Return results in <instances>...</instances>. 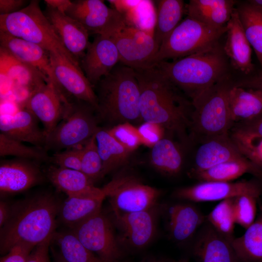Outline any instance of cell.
Wrapping results in <instances>:
<instances>
[{
  "instance_id": "47",
  "label": "cell",
  "mask_w": 262,
  "mask_h": 262,
  "mask_svg": "<svg viewBox=\"0 0 262 262\" xmlns=\"http://www.w3.org/2000/svg\"><path fill=\"white\" fill-rule=\"evenodd\" d=\"M52 238H49L35 246L26 262H49V249Z\"/></svg>"
},
{
  "instance_id": "33",
  "label": "cell",
  "mask_w": 262,
  "mask_h": 262,
  "mask_svg": "<svg viewBox=\"0 0 262 262\" xmlns=\"http://www.w3.org/2000/svg\"><path fill=\"white\" fill-rule=\"evenodd\" d=\"M232 245L241 262H262V204L255 221Z\"/></svg>"
},
{
  "instance_id": "18",
  "label": "cell",
  "mask_w": 262,
  "mask_h": 262,
  "mask_svg": "<svg viewBox=\"0 0 262 262\" xmlns=\"http://www.w3.org/2000/svg\"><path fill=\"white\" fill-rule=\"evenodd\" d=\"M67 51L80 63L89 44V33L77 21L47 5L44 12Z\"/></svg>"
},
{
  "instance_id": "40",
  "label": "cell",
  "mask_w": 262,
  "mask_h": 262,
  "mask_svg": "<svg viewBox=\"0 0 262 262\" xmlns=\"http://www.w3.org/2000/svg\"><path fill=\"white\" fill-rule=\"evenodd\" d=\"M82 148L81 171L93 182L103 178V167L98 153L95 134L88 140Z\"/></svg>"
},
{
  "instance_id": "29",
  "label": "cell",
  "mask_w": 262,
  "mask_h": 262,
  "mask_svg": "<svg viewBox=\"0 0 262 262\" xmlns=\"http://www.w3.org/2000/svg\"><path fill=\"white\" fill-rule=\"evenodd\" d=\"M231 119L234 124L250 120L262 113V92L234 85L228 97Z\"/></svg>"
},
{
  "instance_id": "50",
  "label": "cell",
  "mask_w": 262,
  "mask_h": 262,
  "mask_svg": "<svg viewBox=\"0 0 262 262\" xmlns=\"http://www.w3.org/2000/svg\"><path fill=\"white\" fill-rule=\"evenodd\" d=\"M11 213V206L6 202H0V227H2L9 219Z\"/></svg>"
},
{
  "instance_id": "15",
  "label": "cell",
  "mask_w": 262,
  "mask_h": 262,
  "mask_svg": "<svg viewBox=\"0 0 262 262\" xmlns=\"http://www.w3.org/2000/svg\"><path fill=\"white\" fill-rule=\"evenodd\" d=\"M71 101L49 82L37 87L26 98L24 105L41 122L47 135L62 119Z\"/></svg>"
},
{
  "instance_id": "6",
  "label": "cell",
  "mask_w": 262,
  "mask_h": 262,
  "mask_svg": "<svg viewBox=\"0 0 262 262\" xmlns=\"http://www.w3.org/2000/svg\"><path fill=\"white\" fill-rule=\"evenodd\" d=\"M0 31L39 45L49 52L60 53L80 66L56 34L38 0H31L16 12L0 15Z\"/></svg>"
},
{
  "instance_id": "39",
  "label": "cell",
  "mask_w": 262,
  "mask_h": 262,
  "mask_svg": "<svg viewBox=\"0 0 262 262\" xmlns=\"http://www.w3.org/2000/svg\"><path fill=\"white\" fill-rule=\"evenodd\" d=\"M233 198L221 201L206 217L219 233L232 241L235 223L233 211Z\"/></svg>"
},
{
  "instance_id": "53",
  "label": "cell",
  "mask_w": 262,
  "mask_h": 262,
  "mask_svg": "<svg viewBox=\"0 0 262 262\" xmlns=\"http://www.w3.org/2000/svg\"><path fill=\"white\" fill-rule=\"evenodd\" d=\"M144 262H166L163 260H151L147 261Z\"/></svg>"
},
{
  "instance_id": "11",
  "label": "cell",
  "mask_w": 262,
  "mask_h": 262,
  "mask_svg": "<svg viewBox=\"0 0 262 262\" xmlns=\"http://www.w3.org/2000/svg\"><path fill=\"white\" fill-rule=\"evenodd\" d=\"M106 35L116 46L119 63L134 69L150 67L159 49L153 33L128 25Z\"/></svg>"
},
{
  "instance_id": "37",
  "label": "cell",
  "mask_w": 262,
  "mask_h": 262,
  "mask_svg": "<svg viewBox=\"0 0 262 262\" xmlns=\"http://www.w3.org/2000/svg\"><path fill=\"white\" fill-rule=\"evenodd\" d=\"M51 240L58 247L59 256L67 262H105L88 249L71 229L55 231Z\"/></svg>"
},
{
  "instance_id": "30",
  "label": "cell",
  "mask_w": 262,
  "mask_h": 262,
  "mask_svg": "<svg viewBox=\"0 0 262 262\" xmlns=\"http://www.w3.org/2000/svg\"><path fill=\"white\" fill-rule=\"evenodd\" d=\"M246 173H251L262 179V170L246 158L224 162L207 169L191 174L200 181H231Z\"/></svg>"
},
{
  "instance_id": "52",
  "label": "cell",
  "mask_w": 262,
  "mask_h": 262,
  "mask_svg": "<svg viewBox=\"0 0 262 262\" xmlns=\"http://www.w3.org/2000/svg\"><path fill=\"white\" fill-rule=\"evenodd\" d=\"M248 1L253 4L262 7V0H249Z\"/></svg>"
},
{
  "instance_id": "32",
  "label": "cell",
  "mask_w": 262,
  "mask_h": 262,
  "mask_svg": "<svg viewBox=\"0 0 262 262\" xmlns=\"http://www.w3.org/2000/svg\"><path fill=\"white\" fill-rule=\"evenodd\" d=\"M104 198L67 196L60 204L58 215L61 222L71 229L101 211Z\"/></svg>"
},
{
  "instance_id": "1",
  "label": "cell",
  "mask_w": 262,
  "mask_h": 262,
  "mask_svg": "<svg viewBox=\"0 0 262 262\" xmlns=\"http://www.w3.org/2000/svg\"><path fill=\"white\" fill-rule=\"evenodd\" d=\"M140 89L141 116L187 143L192 106L155 66L134 69Z\"/></svg>"
},
{
  "instance_id": "43",
  "label": "cell",
  "mask_w": 262,
  "mask_h": 262,
  "mask_svg": "<svg viewBox=\"0 0 262 262\" xmlns=\"http://www.w3.org/2000/svg\"><path fill=\"white\" fill-rule=\"evenodd\" d=\"M108 131L115 139L131 151L143 142L139 130L130 123L115 126Z\"/></svg>"
},
{
  "instance_id": "48",
  "label": "cell",
  "mask_w": 262,
  "mask_h": 262,
  "mask_svg": "<svg viewBox=\"0 0 262 262\" xmlns=\"http://www.w3.org/2000/svg\"><path fill=\"white\" fill-rule=\"evenodd\" d=\"M24 0H0V15H7L16 12L25 7Z\"/></svg>"
},
{
  "instance_id": "12",
  "label": "cell",
  "mask_w": 262,
  "mask_h": 262,
  "mask_svg": "<svg viewBox=\"0 0 262 262\" xmlns=\"http://www.w3.org/2000/svg\"><path fill=\"white\" fill-rule=\"evenodd\" d=\"M65 14L80 23L89 34L108 35L127 25L119 12L101 0L71 1Z\"/></svg>"
},
{
  "instance_id": "16",
  "label": "cell",
  "mask_w": 262,
  "mask_h": 262,
  "mask_svg": "<svg viewBox=\"0 0 262 262\" xmlns=\"http://www.w3.org/2000/svg\"><path fill=\"white\" fill-rule=\"evenodd\" d=\"M50 57L56 82L62 92L69 99L86 102L97 110L96 93L81 66L60 53L50 52Z\"/></svg>"
},
{
  "instance_id": "4",
  "label": "cell",
  "mask_w": 262,
  "mask_h": 262,
  "mask_svg": "<svg viewBox=\"0 0 262 262\" xmlns=\"http://www.w3.org/2000/svg\"><path fill=\"white\" fill-rule=\"evenodd\" d=\"M96 86L98 118L114 126L143 121L139 85L133 68L119 63Z\"/></svg>"
},
{
  "instance_id": "54",
  "label": "cell",
  "mask_w": 262,
  "mask_h": 262,
  "mask_svg": "<svg viewBox=\"0 0 262 262\" xmlns=\"http://www.w3.org/2000/svg\"><path fill=\"white\" fill-rule=\"evenodd\" d=\"M55 262H67L64 260L62 258H61L59 256H58V258L56 260Z\"/></svg>"
},
{
  "instance_id": "10",
  "label": "cell",
  "mask_w": 262,
  "mask_h": 262,
  "mask_svg": "<svg viewBox=\"0 0 262 262\" xmlns=\"http://www.w3.org/2000/svg\"><path fill=\"white\" fill-rule=\"evenodd\" d=\"M112 220L101 211L70 229L90 251L105 262H120L121 246Z\"/></svg>"
},
{
  "instance_id": "35",
  "label": "cell",
  "mask_w": 262,
  "mask_h": 262,
  "mask_svg": "<svg viewBox=\"0 0 262 262\" xmlns=\"http://www.w3.org/2000/svg\"><path fill=\"white\" fill-rule=\"evenodd\" d=\"M154 37L160 48L163 41L180 22L185 10L182 0L156 1Z\"/></svg>"
},
{
  "instance_id": "36",
  "label": "cell",
  "mask_w": 262,
  "mask_h": 262,
  "mask_svg": "<svg viewBox=\"0 0 262 262\" xmlns=\"http://www.w3.org/2000/svg\"><path fill=\"white\" fill-rule=\"evenodd\" d=\"M236 8L245 34L262 70V7L247 1L238 4Z\"/></svg>"
},
{
  "instance_id": "17",
  "label": "cell",
  "mask_w": 262,
  "mask_h": 262,
  "mask_svg": "<svg viewBox=\"0 0 262 262\" xmlns=\"http://www.w3.org/2000/svg\"><path fill=\"white\" fill-rule=\"evenodd\" d=\"M119 63V54L113 40L108 35L98 34L90 43L80 66L94 88Z\"/></svg>"
},
{
  "instance_id": "25",
  "label": "cell",
  "mask_w": 262,
  "mask_h": 262,
  "mask_svg": "<svg viewBox=\"0 0 262 262\" xmlns=\"http://www.w3.org/2000/svg\"><path fill=\"white\" fill-rule=\"evenodd\" d=\"M47 174L50 181L67 196L106 197L102 188L95 187L81 171L52 165L48 168Z\"/></svg>"
},
{
  "instance_id": "26",
  "label": "cell",
  "mask_w": 262,
  "mask_h": 262,
  "mask_svg": "<svg viewBox=\"0 0 262 262\" xmlns=\"http://www.w3.org/2000/svg\"><path fill=\"white\" fill-rule=\"evenodd\" d=\"M206 220L201 211L188 203L172 206L168 211V229L171 237L177 242H184L197 232Z\"/></svg>"
},
{
  "instance_id": "41",
  "label": "cell",
  "mask_w": 262,
  "mask_h": 262,
  "mask_svg": "<svg viewBox=\"0 0 262 262\" xmlns=\"http://www.w3.org/2000/svg\"><path fill=\"white\" fill-rule=\"evenodd\" d=\"M256 196L243 195L233 198V211L235 223L246 229L255 221L257 214Z\"/></svg>"
},
{
  "instance_id": "42",
  "label": "cell",
  "mask_w": 262,
  "mask_h": 262,
  "mask_svg": "<svg viewBox=\"0 0 262 262\" xmlns=\"http://www.w3.org/2000/svg\"><path fill=\"white\" fill-rule=\"evenodd\" d=\"M230 135L242 154L262 170V137L232 132Z\"/></svg>"
},
{
  "instance_id": "20",
  "label": "cell",
  "mask_w": 262,
  "mask_h": 262,
  "mask_svg": "<svg viewBox=\"0 0 262 262\" xmlns=\"http://www.w3.org/2000/svg\"><path fill=\"white\" fill-rule=\"evenodd\" d=\"M0 46L20 61L39 71L48 82L59 89L51 65L50 52L35 44L0 31Z\"/></svg>"
},
{
  "instance_id": "23",
  "label": "cell",
  "mask_w": 262,
  "mask_h": 262,
  "mask_svg": "<svg viewBox=\"0 0 262 262\" xmlns=\"http://www.w3.org/2000/svg\"><path fill=\"white\" fill-rule=\"evenodd\" d=\"M37 120L26 108L12 115L1 114L0 133L22 142L44 148L47 134L38 126Z\"/></svg>"
},
{
  "instance_id": "8",
  "label": "cell",
  "mask_w": 262,
  "mask_h": 262,
  "mask_svg": "<svg viewBox=\"0 0 262 262\" xmlns=\"http://www.w3.org/2000/svg\"><path fill=\"white\" fill-rule=\"evenodd\" d=\"M95 108L91 105L77 100L67 105L62 119L47 135L44 148L59 151L84 145L94 135L99 127Z\"/></svg>"
},
{
  "instance_id": "38",
  "label": "cell",
  "mask_w": 262,
  "mask_h": 262,
  "mask_svg": "<svg viewBox=\"0 0 262 262\" xmlns=\"http://www.w3.org/2000/svg\"><path fill=\"white\" fill-rule=\"evenodd\" d=\"M0 156H11L37 162L49 161V159L44 148L26 146L23 142L2 133H0Z\"/></svg>"
},
{
  "instance_id": "19",
  "label": "cell",
  "mask_w": 262,
  "mask_h": 262,
  "mask_svg": "<svg viewBox=\"0 0 262 262\" xmlns=\"http://www.w3.org/2000/svg\"><path fill=\"white\" fill-rule=\"evenodd\" d=\"M197 262H241L232 241L206 220L198 230L193 247Z\"/></svg>"
},
{
  "instance_id": "13",
  "label": "cell",
  "mask_w": 262,
  "mask_h": 262,
  "mask_svg": "<svg viewBox=\"0 0 262 262\" xmlns=\"http://www.w3.org/2000/svg\"><path fill=\"white\" fill-rule=\"evenodd\" d=\"M158 206L152 209L128 213H113V222L118 229L120 246L139 250L153 239L157 230Z\"/></svg>"
},
{
  "instance_id": "51",
  "label": "cell",
  "mask_w": 262,
  "mask_h": 262,
  "mask_svg": "<svg viewBox=\"0 0 262 262\" xmlns=\"http://www.w3.org/2000/svg\"><path fill=\"white\" fill-rule=\"evenodd\" d=\"M45 2L47 5L65 13L66 9L71 4V1L69 0H45Z\"/></svg>"
},
{
  "instance_id": "46",
  "label": "cell",
  "mask_w": 262,
  "mask_h": 262,
  "mask_svg": "<svg viewBox=\"0 0 262 262\" xmlns=\"http://www.w3.org/2000/svg\"><path fill=\"white\" fill-rule=\"evenodd\" d=\"M34 247L26 244H17L0 258V262H26Z\"/></svg>"
},
{
  "instance_id": "14",
  "label": "cell",
  "mask_w": 262,
  "mask_h": 262,
  "mask_svg": "<svg viewBox=\"0 0 262 262\" xmlns=\"http://www.w3.org/2000/svg\"><path fill=\"white\" fill-rule=\"evenodd\" d=\"M262 194L260 184L253 180L232 181H201L196 184L176 190L174 197L193 202L223 200L243 195L259 198Z\"/></svg>"
},
{
  "instance_id": "21",
  "label": "cell",
  "mask_w": 262,
  "mask_h": 262,
  "mask_svg": "<svg viewBox=\"0 0 262 262\" xmlns=\"http://www.w3.org/2000/svg\"><path fill=\"white\" fill-rule=\"evenodd\" d=\"M42 179L41 171L33 161L21 159L2 161L0 164V191L13 194L25 191Z\"/></svg>"
},
{
  "instance_id": "27",
  "label": "cell",
  "mask_w": 262,
  "mask_h": 262,
  "mask_svg": "<svg viewBox=\"0 0 262 262\" xmlns=\"http://www.w3.org/2000/svg\"><path fill=\"white\" fill-rule=\"evenodd\" d=\"M237 3L234 0H190L185 10L187 16L209 26L220 28L226 26Z\"/></svg>"
},
{
  "instance_id": "44",
  "label": "cell",
  "mask_w": 262,
  "mask_h": 262,
  "mask_svg": "<svg viewBox=\"0 0 262 262\" xmlns=\"http://www.w3.org/2000/svg\"><path fill=\"white\" fill-rule=\"evenodd\" d=\"M82 147L59 151L49 156V161L62 168L81 171Z\"/></svg>"
},
{
  "instance_id": "55",
  "label": "cell",
  "mask_w": 262,
  "mask_h": 262,
  "mask_svg": "<svg viewBox=\"0 0 262 262\" xmlns=\"http://www.w3.org/2000/svg\"><path fill=\"white\" fill-rule=\"evenodd\" d=\"M171 262H188L185 260H180L178 261H174Z\"/></svg>"
},
{
  "instance_id": "49",
  "label": "cell",
  "mask_w": 262,
  "mask_h": 262,
  "mask_svg": "<svg viewBox=\"0 0 262 262\" xmlns=\"http://www.w3.org/2000/svg\"><path fill=\"white\" fill-rule=\"evenodd\" d=\"M235 85L246 88L259 90L262 92V70L255 76L235 83Z\"/></svg>"
},
{
  "instance_id": "24",
  "label": "cell",
  "mask_w": 262,
  "mask_h": 262,
  "mask_svg": "<svg viewBox=\"0 0 262 262\" xmlns=\"http://www.w3.org/2000/svg\"><path fill=\"white\" fill-rule=\"evenodd\" d=\"M245 158L231 138L230 133L210 138L202 143L195 157V167L198 171L228 161Z\"/></svg>"
},
{
  "instance_id": "5",
  "label": "cell",
  "mask_w": 262,
  "mask_h": 262,
  "mask_svg": "<svg viewBox=\"0 0 262 262\" xmlns=\"http://www.w3.org/2000/svg\"><path fill=\"white\" fill-rule=\"evenodd\" d=\"M230 75L191 101L189 139L200 143L213 137L229 134L234 125L228 97L234 85Z\"/></svg>"
},
{
  "instance_id": "28",
  "label": "cell",
  "mask_w": 262,
  "mask_h": 262,
  "mask_svg": "<svg viewBox=\"0 0 262 262\" xmlns=\"http://www.w3.org/2000/svg\"><path fill=\"white\" fill-rule=\"evenodd\" d=\"M0 78L16 85L28 87L31 93L46 79L36 69L18 60L0 47Z\"/></svg>"
},
{
  "instance_id": "22",
  "label": "cell",
  "mask_w": 262,
  "mask_h": 262,
  "mask_svg": "<svg viewBox=\"0 0 262 262\" xmlns=\"http://www.w3.org/2000/svg\"><path fill=\"white\" fill-rule=\"evenodd\" d=\"M227 38L224 51L231 66L247 75L254 70L251 59V48L244 31L236 8L226 25Z\"/></svg>"
},
{
  "instance_id": "31",
  "label": "cell",
  "mask_w": 262,
  "mask_h": 262,
  "mask_svg": "<svg viewBox=\"0 0 262 262\" xmlns=\"http://www.w3.org/2000/svg\"><path fill=\"white\" fill-rule=\"evenodd\" d=\"M95 139L102 161L103 176L127 163L132 151L115 139L108 130L99 128Z\"/></svg>"
},
{
  "instance_id": "3",
  "label": "cell",
  "mask_w": 262,
  "mask_h": 262,
  "mask_svg": "<svg viewBox=\"0 0 262 262\" xmlns=\"http://www.w3.org/2000/svg\"><path fill=\"white\" fill-rule=\"evenodd\" d=\"M154 66L191 101L229 75V60L219 42L203 51Z\"/></svg>"
},
{
  "instance_id": "7",
  "label": "cell",
  "mask_w": 262,
  "mask_h": 262,
  "mask_svg": "<svg viewBox=\"0 0 262 262\" xmlns=\"http://www.w3.org/2000/svg\"><path fill=\"white\" fill-rule=\"evenodd\" d=\"M226 26L215 28L187 16L160 46L151 66L168 59H179L207 50L218 43Z\"/></svg>"
},
{
  "instance_id": "9",
  "label": "cell",
  "mask_w": 262,
  "mask_h": 262,
  "mask_svg": "<svg viewBox=\"0 0 262 262\" xmlns=\"http://www.w3.org/2000/svg\"><path fill=\"white\" fill-rule=\"evenodd\" d=\"M108 197L113 213H128L158 206L162 192L142 183L133 176L117 175L102 188Z\"/></svg>"
},
{
  "instance_id": "45",
  "label": "cell",
  "mask_w": 262,
  "mask_h": 262,
  "mask_svg": "<svg viewBox=\"0 0 262 262\" xmlns=\"http://www.w3.org/2000/svg\"><path fill=\"white\" fill-rule=\"evenodd\" d=\"M230 132L243 135L262 137V113L250 120L235 123Z\"/></svg>"
},
{
  "instance_id": "34",
  "label": "cell",
  "mask_w": 262,
  "mask_h": 262,
  "mask_svg": "<svg viewBox=\"0 0 262 262\" xmlns=\"http://www.w3.org/2000/svg\"><path fill=\"white\" fill-rule=\"evenodd\" d=\"M150 161L159 172L175 176L181 171L183 155L180 147L171 139L161 138L152 147Z\"/></svg>"
},
{
  "instance_id": "2",
  "label": "cell",
  "mask_w": 262,
  "mask_h": 262,
  "mask_svg": "<svg viewBox=\"0 0 262 262\" xmlns=\"http://www.w3.org/2000/svg\"><path fill=\"white\" fill-rule=\"evenodd\" d=\"M60 205L53 196L45 194L11 206L10 217L0 228V253L6 254L18 244L35 246L52 237Z\"/></svg>"
}]
</instances>
